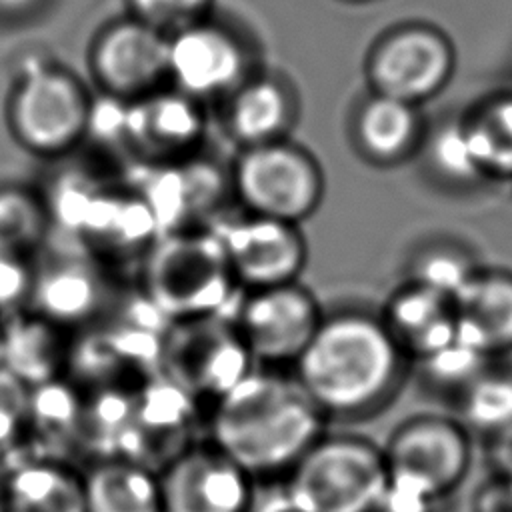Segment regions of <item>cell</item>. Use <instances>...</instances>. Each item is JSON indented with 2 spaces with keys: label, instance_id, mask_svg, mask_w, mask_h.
<instances>
[{
  "label": "cell",
  "instance_id": "31",
  "mask_svg": "<svg viewBox=\"0 0 512 512\" xmlns=\"http://www.w3.org/2000/svg\"><path fill=\"white\" fill-rule=\"evenodd\" d=\"M126 14L172 34L216 10V0H124Z\"/></svg>",
  "mask_w": 512,
  "mask_h": 512
},
{
  "label": "cell",
  "instance_id": "14",
  "mask_svg": "<svg viewBox=\"0 0 512 512\" xmlns=\"http://www.w3.org/2000/svg\"><path fill=\"white\" fill-rule=\"evenodd\" d=\"M208 106L166 84L126 102L124 146L144 164L178 162L202 152Z\"/></svg>",
  "mask_w": 512,
  "mask_h": 512
},
{
  "label": "cell",
  "instance_id": "21",
  "mask_svg": "<svg viewBox=\"0 0 512 512\" xmlns=\"http://www.w3.org/2000/svg\"><path fill=\"white\" fill-rule=\"evenodd\" d=\"M378 312L410 366L440 350L458 332L454 300L412 280H402Z\"/></svg>",
  "mask_w": 512,
  "mask_h": 512
},
{
  "label": "cell",
  "instance_id": "16",
  "mask_svg": "<svg viewBox=\"0 0 512 512\" xmlns=\"http://www.w3.org/2000/svg\"><path fill=\"white\" fill-rule=\"evenodd\" d=\"M218 124L236 150L292 138L302 114L296 82L262 66L216 104Z\"/></svg>",
  "mask_w": 512,
  "mask_h": 512
},
{
  "label": "cell",
  "instance_id": "12",
  "mask_svg": "<svg viewBox=\"0 0 512 512\" xmlns=\"http://www.w3.org/2000/svg\"><path fill=\"white\" fill-rule=\"evenodd\" d=\"M86 68L100 96L120 102L144 98L168 84V34L124 12L92 34Z\"/></svg>",
  "mask_w": 512,
  "mask_h": 512
},
{
  "label": "cell",
  "instance_id": "6",
  "mask_svg": "<svg viewBox=\"0 0 512 512\" xmlns=\"http://www.w3.org/2000/svg\"><path fill=\"white\" fill-rule=\"evenodd\" d=\"M262 66L256 34L218 10L168 36V84L206 106H216Z\"/></svg>",
  "mask_w": 512,
  "mask_h": 512
},
{
  "label": "cell",
  "instance_id": "7",
  "mask_svg": "<svg viewBox=\"0 0 512 512\" xmlns=\"http://www.w3.org/2000/svg\"><path fill=\"white\" fill-rule=\"evenodd\" d=\"M228 180L242 212L292 224L314 216L326 194L320 160L292 138L236 150Z\"/></svg>",
  "mask_w": 512,
  "mask_h": 512
},
{
  "label": "cell",
  "instance_id": "29",
  "mask_svg": "<svg viewBox=\"0 0 512 512\" xmlns=\"http://www.w3.org/2000/svg\"><path fill=\"white\" fill-rule=\"evenodd\" d=\"M474 252L454 238H430L416 246L404 266V280L456 298L480 272Z\"/></svg>",
  "mask_w": 512,
  "mask_h": 512
},
{
  "label": "cell",
  "instance_id": "17",
  "mask_svg": "<svg viewBox=\"0 0 512 512\" xmlns=\"http://www.w3.org/2000/svg\"><path fill=\"white\" fill-rule=\"evenodd\" d=\"M146 166L150 168V180L144 182L138 196L148 206L160 234L208 228L202 218L210 210H218L222 196L230 194L228 168L218 170L200 154Z\"/></svg>",
  "mask_w": 512,
  "mask_h": 512
},
{
  "label": "cell",
  "instance_id": "33",
  "mask_svg": "<svg viewBox=\"0 0 512 512\" xmlns=\"http://www.w3.org/2000/svg\"><path fill=\"white\" fill-rule=\"evenodd\" d=\"M36 258L0 250V314L6 318L28 308Z\"/></svg>",
  "mask_w": 512,
  "mask_h": 512
},
{
  "label": "cell",
  "instance_id": "25",
  "mask_svg": "<svg viewBox=\"0 0 512 512\" xmlns=\"http://www.w3.org/2000/svg\"><path fill=\"white\" fill-rule=\"evenodd\" d=\"M416 160L424 174L444 190L468 192L490 182L476 158L462 112L428 120Z\"/></svg>",
  "mask_w": 512,
  "mask_h": 512
},
{
  "label": "cell",
  "instance_id": "40",
  "mask_svg": "<svg viewBox=\"0 0 512 512\" xmlns=\"http://www.w3.org/2000/svg\"><path fill=\"white\" fill-rule=\"evenodd\" d=\"M344 6H362V4H368V2H374V0H336Z\"/></svg>",
  "mask_w": 512,
  "mask_h": 512
},
{
  "label": "cell",
  "instance_id": "23",
  "mask_svg": "<svg viewBox=\"0 0 512 512\" xmlns=\"http://www.w3.org/2000/svg\"><path fill=\"white\" fill-rule=\"evenodd\" d=\"M2 474L6 512H86L84 478L62 458L34 454Z\"/></svg>",
  "mask_w": 512,
  "mask_h": 512
},
{
  "label": "cell",
  "instance_id": "9",
  "mask_svg": "<svg viewBox=\"0 0 512 512\" xmlns=\"http://www.w3.org/2000/svg\"><path fill=\"white\" fill-rule=\"evenodd\" d=\"M254 368L230 316H206L166 326L160 376L196 402L214 404Z\"/></svg>",
  "mask_w": 512,
  "mask_h": 512
},
{
  "label": "cell",
  "instance_id": "8",
  "mask_svg": "<svg viewBox=\"0 0 512 512\" xmlns=\"http://www.w3.org/2000/svg\"><path fill=\"white\" fill-rule=\"evenodd\" d=\"M456 48L432 22L404 20L384 28L364 52L362 78L370 92L424 106L452 80Z\"/></svg>",
  "mask_w": 512,
  "mask_h": 512
},
{
  "label": "cell",
  "instance_id": "39",
  "mask_svg": "<svg viewBox=\"0 0 512 512\" xmlns=\"http://www.w3.org/2000/svg\"><path fill=\"white\" fill-rule=\"evenodd\" d=\"M8 508V498H6V480L4 474L0 472V512H6Z\"/></svg>",
  "mask_w": 512,
  "mask_h": 512
},
{
  "label": "cell",
  "instance_id": "38",
  "mask_svg": "<svg viewBox=\"0 0 512 512\" xmlns=\"http://www.w3.org/2000/svg\"><path fill=\"white\" fill-rule=\"evenodd\" d=\"M248 512H302V510H298L292 504V500L286 492V486L282 482L280 488H276L274 492H268L266 496H260L258 490L254 488Z\"/></svg>",
  "mask_w": 512,
  "mask_h": 512
},
{
  "label": "cell",
  "instance_id": "27",
  "mask_svg": "<svg viewBox=\"0 0 512 512\" xmlns=\"http://www.w3.org/2000/svg\"><path fill=\"white\" fill-rule=\"evenodd\" d=\"M462 116L488 180L512 182V90L488 92Z\"/></svg>",
  "mask_w": 512,
  "mask_h": 512
},
{
  "label": "cell",
  "instance_id": "35",
  "mask_svg": "<svg viewBox=\"0 0 512 512\" xmlns=\"http://www.w3.org/2000/svg\"><path fill=\"white\" fill-rule=\"evenodd\" d=\"M484 456L490 474L512 484V426L484 436Z\"/></svg>",
  "mask_w": 512,
  "mask_h": 512
},
{
  "label": "cell",
  "instance_id": "1",
  "mask_svg": "<svg viewBox=\"0 0 512 512\" xmlns=\"http://www.w3.org/2000/svg\"><path fill=\"white\" fill-rule=\"evenodd\" d=\"M410 370L380 312L364 306L324 310L312 340L292 364V376L328 420L382 410Z\"/></svg>",
  "mask_w": 512,
  "mask_h": 512
},
{
  "label": "cell",
  "instance_id": "26",
  "mask_svg": "<svg viewBox=\"0 0 512 512\" xmlns=\"http://www.w3.org/2000/svg\"><path fill=\"white\" fill-rule=\"evenodd\" d=\"M54 228L46 194L24 182L0 184V250L36 258Z\"/></svg>",
  "mask_w": 512,
  "mask_h": 512
},
{
  "label": "cell",
  "instance_id": "15",
  "mask_svg": "<svg viewBox=\"0 0 512 512\" xmlns=\"http://www.w3.org/2000/svg\"><path fill=\"white\" fill-rule=\"evenodd\" d=\"M162 512H248L254 478L210 444H192L160 472Z\"/></svg>",
  "mask_w": 512,
  "mask_h": 512
},
{
  "label": "cell",
  "instance_id": "18",
  "mask_svg": "<svg viewBox=\"0 0 512 512\" xmlns=\"http://www.w3.org/2000/svg\"><path fill=\"white\" fill-rule=\"evenodd\" d=\"M426 126L422 106L364 90L346 114V140L366 166L388 170L416 158Z\"/></svg>",
  "mask_w": 512,
  "mask_h": 512
},
{
  "label": "cell",
  "instance_id": "10",
  "mask_svg": "<svg viewBox=\"0 0 512 512\" xmlns=\"http://www.w3.org/2000/svg\"><path fill=\"white\" fill-rule=\"evenodd\" d=\"M382 450L388 482L434 500L464 482L472 458L466 426L442 414H418L400 422Z\"/></svg>",
  "mask_w": 512,
  "mask_h": 512
},
{
  "label": "cell",
  "instance_id": "28",
  "mask_svg": "<svg viewBox=\"0 0 512 512\" xmlns=\"http://www.w3.org/2000/svg\"><path fill=\"white\" fill-rule=\"evenodd\" d=\"M458 420L482 438L512 426V362L492 360L454 400Z\"/></svg>",
  "mask_w": 512,
  "mask_h": 512
},
{
  "label": "cell",
  "instance_id": "4",
  "mask_svg": "<svg viewBox=\"0 0 512 512\" xmlns=\"http://www.w3.org/2000/svg\"><path fill=\"white\" fill-rule=\"evenodd\" d=\"M240 292L210 226L158 234L144 252L140 294L168 324L224 316Z\"/></svg>",
  "mask_w": 512,
  "mask_h": 512
},
{
  "label": "cell",
  "instance_id": "13",
  "mask_svg": "<svg viewBox=\"0 0 512 512\" xmlns=\"http://www.w3.org/2000/svg\"><path fill=\"white\" fill-rule=\"evenodd\" d=\"M240 290L300 280L308 242L300 224L240 212L210 224Z\"/></svg>",
  "mask_w": 512,
  "mask_h": 512
},
{
  "label": "cell",
  "instance_id": "32",
  "mask_svg": "<svg viewBox=\"0 0 512 512\" xmlns=\"http://www.w3.org/2000/svg\"><path fill=\"white\" fill-rule=\"evenodd\" d=\"M30 388L0 364V452L12 450L26 434Z\"/></svg>",
  "mask_w": 512,
  "mask_h": 512
},
{
  "label": "cell",
  "instance_id": "30",
  "mask_svg": "<svg viewBox=\"0 0 512 512\" xmlns=\"http://www.w3.org/2000/svg\"><path fill=\"white\" fill-rule=\"evenodd\" d=\"M494 356L486 354L460 332L430 356L412 362L410 368L418 374L424 390L434 392L442 398L454 400L470 386V382L492 362Z\"/></svg>",
  "mask_w": 512,
  "mask_h": 512
},
{
  "label": "cell",
  "instance_id": "5",
  "mask_svg": "<svg viewBox=\"0 0 512 512\" xmlns=\"http://www.w3.org/2000/svg\"><path fill=\"white\" fill-rule=\"evenodd\" d=\"M284 486L302 512H372L388 488L384 450L360 434L324 432Z\"/></svg>",
  "mask_w": 512,
  "mask_h": 512
},
{
  "label": "cell",
  "instance_id": "22",
  "mask_svg": "<svg viewBox=\"0 0 512 512\" xmlns=\"http://www.w3.org/2000/svg\"><path fill=\"white\" fill-rule=\"evenodd\" d=\"M458 332L494 358L512 352V272L480 268L454 298Z\"/></svg>",
  "mask_w": 512,
  "mask_h": 512
},
{
  "label": "cell",
  "instance_id": "41",
  "mask_svg": "<svg viewBox=\"0 0 512 512\" xmlns=\"http://www.w3.org/2000/svg\"><path fill=\"white\" fill-rule=\"evenodd\" d=\"M2 324H4V316L0 314V340H2Z\"/></svg>",
  "mask_w": 512,
  "mask_h": 512
},
{
  "label": "cell",
  "instance_id": "37",
  "mask_svg": "<svg viewBox=\"0 0 512 512\" xmlns=\"http://www.w3.org/2000/svg\"><path fill=\"white\" fill-rule=\"evenodd\" d=\"M54 0H0V28H20L38 20Z\"/></svg>",
  "mask_w": 512,
  "mask_h": 512
},
{
  "label": "cell",
  "instance_id": "2",
  "mask_svg": "<svg viewBox=\"0 0 512 512\" xmlns=\"http://www.w3.org/2000/svg\"><path fill=\"white\" fill-rule=\"evenodd\" d=\"M328 418L292 374L250 370L212 404V444L254 480L288 474L326 432Z\"/></svg>",
  "mask_w": 512,
  "mask_h": 512
},
{
  "label": "cell",
  "instance_id": "24",
  "mask_svg": "<svg viewBox=\"0 0 512 512\" xmlns=\"http://www.w3.org/2000/svg\"><path fill=\"white\" fill-rule=\"evenodd\" d=\"M82 478L86 512H162L158 472L140 462L102 458Z\"/></svg>",
  "mask_w": 512,
  "mask_h": 512
},
{
  "label": "cell",
  "instance_id": "34",
  "mask_svg": "<svg viewBox=\"0 0 512 512\" xmlns=\"http://www.w3.org/2000/svg\"><path fill=\"white\" fill-rule=\"evenodd\" d=\"M438 500L388 482V488L372 512H436Z\"/></svg>",
  "mask_w": 512,
  "mask_h": 512
},
{
  "label": "cell",
  "instance_id": "19",
  "mask_svg": "<svg viewBox=\"0 0 512 512\" xmlns=\"http://www.w3.org/2000/svg\"><path fill=\"white\" fill-rule=\"evenodd\" d=\"M110 280L100 262L60 256L36 264L28 308L74 332L100 320L110 308Z\"/></svg>",
  "mask_w": 512,
  "mask_h": 512
},
{
  "label": "cell",
  "instance_id": "11",
  "mask_svg": "<svg viewBox=\"0 0 512 512\" xmlns=\"http://www.w3.org/2000/svg\"><path fill=\"white\" fill-rule=\"evenodd\" d=\"M324 308L300 280L242 290L230 316L254 364H294L312 340Z\"/></svg>",
  "mask_w": 512,
  "mask_h": 512
},
{
  "label": "cell",
  "instance_id": "20",
  "mask_svg": "<svg viewBox=\"0 0 512 512\" xmlns=\"http://www.w3.org/2000/svg\"><path fill=\"white\" fill-rule=\"evenodd\" d=\"M72 332L24 308L4 318L0 364L24 386L64 378L70 368Z\"/></svg>",
  "mask_w": 512,
  "mask_h": 512
},
{
  "label": "cell",
  "instance_id": "36",
  "mask_svg": "<svg viewBox=\"0 0 512 512\" xmlns=\"http://www.w3.org/2000/svg\"><path fill=\"white\" fill-rule=\"evenodd\" d=\"M472 512H512V484L490 474L472 498Z\"/></svg>",
  "mask_w": 512,
  "mask_h": 512
},
{
  "label": "cell",
  "instance_id": "3",
  "mask_svg": "<svg viewBox=\"0 0 512 512\" xmlns=\"http://www.w3.org/2000/svg\"><path fill=\"white\" fill-rule=\"evenodd\" d=\"M94 104V90L78 72L52 58H36L10 84L4 124L30 156L60 160L88 140Z\"/></svg>",
  "mask_w": 512,
  "mask_h": 512
}]
</instances>
